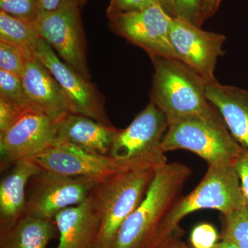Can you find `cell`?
<instances>
[{
    "label": "cell",
    "instance_id": "obj_1",
    "mask_svg": "<svg viewBox=\"0 0 248 248\" xmlns=\"http://www.w3.org/2000/svg\"><path fill=\"white\" fill-rule=\"evenodd\" d=\"M192 172L182 163L159 166L146 197L121 226L112 248H157L160 228L184 196Z\"/></svg>",
    "mask_w": 248,
    "mask_h": 248
},
{
    "label": "cell",
    "instance_id": "obj_2",
    "mask_svg": "<svg viewBox=\"0 0 248 248\" xmlns=\"http://www.w3.org/2000/svg\"><path fill=\"white\" fill-rule=\"evenodd\" d=\"M161 148L164 153L185 150L198 155L208 166L234 165L244 148L235 140L216 107L182 117L169 124Z\"/></svg>",
    "mask_w": 248,
    "mask_h": 248
},
{
    "label": "cell",
    "instance_id": "obj_3",
    "mask_svg": "<svg viewBox=\"0 0 248 248\" xmlns=\"http://www.w3.org/2000/svg\"><path fill=\"white\" fill-rule=\"evenodd\" d=\"M158 167L131 170L97 183L91 194L101 223L93 248H112L121 226L146 197Z\"/></svg>",
    "mask_w": 248,
    "mask_h": 248
},
{
    "label": "cell",
    "instance_id": "obj_4",
    "mask_svg": "<svg viewBox=\"0 0 248 248\" xmlns=\"http://www.w3.org/2000/svg\"><path fill=\"white\" fill-rule=\"evenodd\" d=\"M247 205L234 165L208 166L195 190L183 196L165 218L158 234L157 248L179 232L180 221L194 212L210 209L228 215Z\"/></svg>",
    "mask_w": 248,
    "mask_h": 248
},
{
    "label": "cell",
    "instance_id": "obj_5",
    "mask_svg": "<svg viewBox=\"0 0 248 248\" xmlns=\"http://www.w3.org/2000/svg\"><path fill=\"white\" fill-rule=\"evenodd\" d=\"M151 102L162 111L169 124L208 108L206 81L176 58L153 56Z\"/></svg>",
    "mask_w": 248,
    "mask_h": 248
},
{
    "label": "cell",
    "instance_id": "obj_6",
    "mask_svg": "<svg viewBox=\"0 0 248 248\" xmlns=\"http://www.w3.org/2000/svg\"><path fill=\"white\" fill-rule=\"evenodd\" d=\"M33 24L40 37L64 63L91 81L79 5L67 2L54 11L38 12Z\"/></svg>",
    "mask_w": 248,
    "mask_h": 248
},
{
    "label": "cell",
    "instance_id": "obj_7",
    "mask_svg": "<svg viewBox=\"0 0 248 248\" xmlns=\"http://www.w3.org/2000/svg\"><path fill=\"white\" fill-rule=\"evenodd\" d=\"M169 128L167 117L150 102L125 129H119L109 155L133 162L161 166L167 163L161 143Z\"/></svg>",
    "mask_w": 248,
    "mask_h": 248
},
{
    "label": "cell",
    "instance_id": "obj_8",
    "mask_svg": "<svg viewBox=\"0 0 248 248\" xmlns=\"http://www.w3.org/2000/svg\"><path fill=\"white\" fill-rule=\"evenodd\" d=\"M97 183L91 178L42 170L29 182L25 215L54 220L62 210L87 200Z\"/></svg>",
    "mask_w": 248,
    "mask_h": 248
},
{
    "label": "cell",
    "instance_id": "obj_9",
    "mask_svg": "<svg viewBox=\"0 0 248 248\" xmlns=\"http://www.w3.org/2000/svg\"><path fill=\"white\" fill-rule=\"evenodd\" d=\"M29 159L45 170L91 178L97 182L131 170L159 166L124 161L109 155L89 153L63 143H56Z\"/></svg>",
    "mask_w": 248,
    "mask_h": 248
},
{
    "label": "cell",
    "instance_id": "obj_10",
    "mask_svg": "<svg viewBox=\"0 0 248 248\" xmlns=\"http://www.w3.org/2000/svg\"><path fill=\"white\" fill-rule=\"evenodd\" d=\"M108 16L110 27L115 33L144 50L150 58L177 59L170 40L172 17L162 5L155 4L142 11Z\"/></svg>",
    "mask_w": 248,
    "mask_h": 248
},
{
    "label": "cell",
    "instance_id": "obj_11",
    "mask_svg": "<svg viewBox=\"0 0 248 248\" xmlns=\"http://www.w3.org/2000/svg\"><path fill=\"white\" fill-rule=\"evenodd\" d=\"M35 54L58 81L69 106L70 113L86 116L99 123L112 125L104 95L95 85L62 61L42 37Z\"/></svg>",
    "mask_w": 248,
    "mask_h": 248
},
{
    "label": "cell",
    "instance_id": "obj_12",
    "mask_svg": "<svg viewBox=\"0 0 248 248\" xmlns=\"http://www.w3.org/2000/svg\"><path fill=\"white\" fill-rule=\"evenodd\" d=\"M59 120L29 109L11 128L0 133L1 170L56 144Z\"/></svg>",
    "mask_w": 248,
    "mask_h": 248
},
{
    "label": "cell",
    "instance_id": "obj_13",
    "mask_svg": "<svg viewBox=\"0 0 248 248\" xmlns=\"http://www.w3.org/2000/svg\"><path fill=\"white\" fill-rule=\"evenodd\" d=\"M226 36L209 32L192 23L172 17L170 40L177 59L206 80L217 81L215 68L218 58L224 55Z\"/></svg>",
    "mask_w": 248,
    "mask_h": 248
},
{
    "label": "cell",
    "instance_id": "obj_14",
    "mask_svg": "<svg viewBox=\"0 0 248 248\" xmlns=\"http://www.w3.org/2000/svg\"><path fill=\"white\" fill-rule=\"evenodd\" d=\"M21 78L31 107L55 120L70 113L69 106L61 87L48 68L36 56L27 52Z\"/></svg>",
    "mask_w": 248,
    "mask_h": 248
},
{
    "label": "cell",
    "instance_id": "obj_15",
    "mask_svg": "<svg viewBox=\"0 0 248 248\" xmlns=\"http://www.w3.org/2000/svg\"><path fill=\"white\" fill-rule=\"evenodd\" d=\"M54 220L60 234L56 248H93L101 218L92 194L80 205L62 210Z\"/></svg>",
    "mask_w": 248,
    "mask_h": 248
},
{
    "label": "cell",
    "instance_id": "obj_16",
    "mask_svg": "<svg viewBox=\"0 0 248 248\" xmlns=\"http://www.w3.org/2000/svg\"><path fill=\"white\" fill-rule=\"evenodd\" d=\"M119 129L86 116L67 113L58 122L56 143L71 145L89 153L108 155Z\"/></svg>",
    "mask_w": 248,
    "mask_h": 248
},
{
    "label": "cell",
    "instance_id": "obj_17",
    "mask_svg": "<svg viewBox=\"0 0 248 248\" xmlns=\"http://www.w3.org/2000/svg\"><path fill=\"white\" fill-rule=\"evenodd\" d=\"M42 170L31 159L20 160L0 183V233L7 231L25 215L27 187Z\"/></svg>",
    "mask_w": 248,
    "mask_h": 248
},
{
    "label": "cell",
    "instance_id": "obj_18",
    "mask_svg": "<svg viewBox=\"0 0 248 248\" xmlns=\"http://www.w3.org/2000/svg\"><path fill=\"white\" fill-rule=\"evenodd\" d=\"M205 93L209 102L221 114L233 138L248 150V91L215 81L208 82Z\"/></svg>",
    "mask_w": 248,
    "mask_h": 248
},
{
    "label": "cell",
    "instance_id": "obj_19",
    "mask_svg": "<svg viewBox=\"0 0 248 248\" xmlns=\"http://www.w3.org/2000/svg\"><path fill=\"white\" fill-rule=\"evenodd\" d=\"M58 232L55 220L24 215L9 229L0 233V248H47Z\"/></svg>",
    "mask_w": 248,
    "mask_h": 248
},
{
    "label": "cell",
    "instance_id": "obj_20",
    "mask_svg": "<svg viewBox=\"0 0 248 248\" xmlns=\"http://www.w3.org/2000/svg\"><path fill=\"white\" fill-rule=\"evenodd\" d=\"M40 38L33 22L12 17L0 11V41L35 54Z\"/></svg>",
    "mask_w": 248,
    "mask_h": 248
},
{
    "label": "cell",
    "instance_id": "obj_21",
    "mask_svg": "<svg viewBox=\"0 0 248 248\" xmlns=\"http://www.w3.org/2000/svg\"><path fill=\"white\" fill-rule=\"evenodd\" d=\"M221 238L239 248H248V205L228 214L221 215Z\"/></svg>",
    "mask_w": 248,
    "mask_h": 248
},
{
    "label": "cell",
    "instance_id": "obj_22",
    "mask_svg": "<svg viewBox=\"0 0 248 248\" xmlns=\"http://www.w3.org/2000/svg\"><path fill=\"white\" fill-rule=\"evenodd\" d=\"M0 99L24 108L33 109L23 88L21 78L2 70H0Z\"/></svg>",
    "mask_w": 248,
    "mask_h": 248
},
{
    "label": "cell",
    "instance_id": "obj_23",
    "mask_svg": "<svg viewBox=\"0 0 248 248\" xmlns=\"http://www.w3.org/2000/svg\"><path fill=\"white\" fill-rule=\"evenodd\" d=\"M203 0H162L163 7L171 17L179 18L200 27Z\"/></svg>",
    "mask_w": 248,
    "mask_h": 248
},
{
    "label": "cell",
    "instance_id": "obj_24",
    "mask_svg": "<svg viewBox=\"0 0 248 248\" xmlns=\"http://www.w3.org/2000/svg\"><path fill=\"white\" fill-rule=\"evenodd\" d=\"M22 49L0 41V70L22 78L25 68V53Z\"/></svg>",
    "mask_w": 248,
    "mask_h": 248
},
{
    "label": "cell",
    "instance_id": "obj_25",
    "mask_svg": "<svg viewBox=\"0 0 248 248\" xmlns=\"http://www.w3.org/2000/svg\"><path fill=\"white\" fill-rule=\"evenodd\" d=\"M0 9L12 17L32 22L38 11L37 0H0Z\"/></svg>",
    "mask_w": 248,
    "mask_h": 248
},
{
    "label": "cell",
    "instance_id": "obj_26",
    "mask_svg": "<svg viewBox=\"0 0 248 248\" xmlns=\"http://www.w3.org/2000/svg\"><path fill=\"white\" fill-rule=\"evenodd\" d=\"M218 235L215 227L209 223L197 225L190 234L192 248H212L217 244Z\"/></svg>",
    "mask_w": 248,
    "mask_h": 248
},
{
    "label": "cell",
    "instance_id": "obj_27",
    "mask_svg": "<svg viewBox=\"0 0 248 248\" xmlns=\"http://www.w3.org/2000/svg\"><path fill=\"white\" fill-rule=\"evenodd\" d=\"M162 4V0H111L108 16L119 13L142 11L155 4Z\"/></svg>",
    "mask_w": 248,
    "mask_h": 248
},
{
    "label": "cell",
    "instance_id": "obj_28",
    "mask_svg": "<svg viewBox=\"0 0 248 248\" xmlns=\"http://www.w3.org/2000/svg\"><path fill=\"white\" fill-rule=\"evenodd\" d=\"M27 110L29 109L0 99V133L11 128Z\"/></svg>",
    "mask_w": 248,
    "mask_h": 248
},
{
    "label": "cell",
    "instance_id": "obj_29",
    "mask_svg": "<svg viewBox=\"0 0 248 248\" xmlns=\"http://www.w3.org/2000/svg\"><path fill=\"white\" fill-rule=\"evenodd\" d=\"M239 175L241 188L248 204V150L244 149L234 164Z\"/></svg>",
    "mask_w": 248,
    "mask_h": 248
},
{
    "label": "cell",
    "instance_id": "obj_30",
    "mask_svg": "<svg viewBox=\"0 0 248 248\" xmlns=\"http://www.w3.org/2000/svg\"><path fill=\"white\" fill-rule=\"evenodd\" d=\"M67 2L76 3L81 6L86 4V0H37V13L54 11Z\"/></svg>",
    "mask_w": 248,
    "mask_h": 248
},
{
    "label": "cell",
    "instance_id": "obj_31",
    "mask_svg": "<svg viewBox=\"0 0 248 248\" xmlns=\"http://www.w3.org/2000/svg\"><path fill=\"white\" fill-rule=\"evenodd\" d=\"M221 0H203L202 6V21L211 17L216 12Z\"/></svg>",
    "mask_w": 248,
    "mask_h": 248
},
{
    "label": "cell",
    "instance_id": "obj_32",
    "mask_svg": "<svg viewBox=\"0 0 248 248\" xmlns=\"http://www.w3.org/2000/svg\"><path fill=\"white\" fill-rule=\"evenodd\" d=\"M159 248H190L175 238V234L166 241Z\"/></svg>",
    "mask_w": 248,
    "mask_h": 248
},
{
    "label": "cell",
    "instance_id": "obj_33",
    "mask_svg": "<svg viewBox=\"0 0 248 248\" xmlns=\"http://www.w3.org/2000/svg\"><path fill=\"white\" fill-rule=\"evenodd\" d=\"M239 248L229 241L222 240L221 242L217 243L213 248Z\"/></svg>",
    "mask_w": 248,
    "mask_h": 248
}]
</instances>
